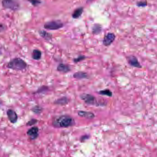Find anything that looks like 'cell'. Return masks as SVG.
Segmentation results:
<instances>
[{
    "mask_svg": "<svg viewBox=\"0 0 157 157\" xmlns=\"http://www.w3.org/2000/svg\"><path fill=\"white\" fill-rule=\"evenodd\" d=\"M75 119L70 115L57 116L53 119L52 125L56 128H67L75 125Z\"/></svg>",
    "mask_w": 157,
    "mask_h": 157,
    "instance_id": "6da1fadb",
    "label": "cell"
},
{
    "mask_svg": "<svg viewBox=\"0 0 157 157\" xmlns=\"http://www.w3.org/2000/svg\"><path fill=\"white\" fill-rule=\"evenodd\" d=\"M27 64L20 58H15L11 60L7 65V67L15 71H23L27 68Z\"/></svg>",
    "mask_w": 157,
    "mask_h": 157,
    "instance_id": "7a4b0ae2",
    "label": "cell"
},
{
    "mask_svg": "<svg viewBox=\"0 0 157 157\" xmlns=\"http://www.w3.org/2000/svg\"><path fill=\"white\" fill-rule=\"evenodd\" d=\"M80 98L82 100L85 102V103L88 105L99 107V106H102L103 105L99 102L96 97L91 94L83 93L80 95Z\"/></svg>",
    "mask_w": 157,
    "mask_h": 157,
    "instance_id": "3957f363",
    "label": "cell"
},
{
    "mask_svg": "<svg viewBox=\"0 0 157 157\" xmlns=\"http://www.w3.org/2000/svg\"><path fill=\"white\" fill-rule=\"evenodd\" d=\"M1 4L3 8L13 11H18L20 7L19 0H2Z\"/></svg>",
    "mask_w": 157,
    "mask_h": 157,
    "instance_id": "277c9868",
    "label": "cell"
},
{
    "mask_svg": "<svg viewBox=\"0 0 157 157\" xmlns=\"http://www.w3.org/2000/svg\"><path fill=\"white\" fill-rule=\"evenodd\" d=\"M64 24L59 20H53L46 23L44 24V28L46 30H57L62 28Z\"/></svg>",
    "mask_w": 157,
    "mask_h": 157,
    "instance_id": "5b68a950",
    "label": "cell"
},
{
    "mask_svg": "<svg viewBox=\"0 0 157 157\" xmlns=\"http://www.w3.org/2000/svg\"><path fill=\"white\" fill-rule=\"evenodd\" d=\"M27 133L30 140H35L39 136V128L37 126L32 127L27 131Z\"/></svg>",
    "mask_w": 157,
    "mask_h": 157,
    "instance_id": "8992f818",
    "label": "cell"
},
{
    "mask_svg": "<svg viewBox=\"0 0 157 157\" xmlns=\"http://www.w3.org/2000/svg\"><path fill=\"white\" fill-rule=\"evenodd\" d=\"M6 115L9 121L13 124L17 122L18 120V116L15 111L12 109H9L6 112Z\"/></svg>",
    "mask_w": 157,
    "mask_h": 157,
    "instance_id": "52a82bcc",
    "label": "cell"
},
{
    "mask_svg": "<svg viewBox=\"0 0 157 157\" xmlns=\"http://www.w3.org/2000/svg\"><path fill=\"white\" fill-rule=\"evenodd\" d=\"M128 62L130 66L134 67L141 68H142L141 64L138 61L137 57L133 55H131L127 57Z\"/></svg>",
    "mask_w": 157,
    "mask_h": 157,
    "instance_id": "ba28073f",
    "label": "cell"
},
{
    "mask_svg": "<svg viewBox=\"0 0 157 157\" xmlns=\"http://www.w3.org/2000/svg\"><path fill=\"white\" fill-rule=\"evenodd\" d=\"M115 39V36L113 33H109L105 36L103 44L105 46H109L114 42Z\"/></svg>",
    "mask_w": 157,
    "mask_h": 157,
    "instance_id": "9c48e42d",
    "label": "cell"
},
{
    "mask_svg": "<svg viewBox=\"0 0 157 157\" xmlns=\"http://www.w3.org/2000/svg\"><path fill=\"white\" fill-rule=\"evenodd\" d=\"M57 71L63 73H67L71 72V68L70 65L60 63L57 67Z\"/></svg>",
    "mask_w": 157,
    "mask_h": 157,
    "instance_id": "30bf717a",
    "label": "cell"
},
{
    "mask_svg": "<svg viewBox=\"0 0 157 157\" xmlns=\"http://www.w3.org/2000/svg\"><path fill=\"white\" fill-rule=\"evenodd\" d=\"M77 114L80 117L85 118L87 119H92L95 118V114L92 112L79 111L77 112Z\"/></svg>",
    "mask_w": 157,
    "mask_h": 157,
    "instance_id": "8fae6325",
    "label": "cell"
},
{
    "mask_svg": "<svg viewBox=\"0 0 157 157\" xmlns=\"http://www.w3.org/2000/svg\"><path fill=\"white\" fill-rule=\"evenodd\" d=\"M73 77L77 80H81V79L88 78L89 75L86 72L80 71L75 72L73 75Z\"/></svg>",
    "mask_w": 157,
    "mask_h": 157,
    "instance_id": "7c38bea8",
    "label": "cell"
},
{
    "mask_svg": "<svg viewBox=\"0 0 157 157\" xmlns=\"http://www.w3.org/2000/svg\"><path fill=\"white\" fill-rule=\"evenodd\" d=\"M69 100L66 96H63L61 98L58 99L54 101V104L57 105H65L68 104Z\"/></svg>",
    "mask_w": 157,
    "mask_h": 157,
    "instance_id": "4fadbf2b",
    "label": "cell"
},
{
    "mask_svg": "<svg viewBox=\"0 0 157 157\" xmlns=\"http://www.w3.org/2000/svg\"><path fill=\"white\" fill-rule=\"evenodd\" d=\"M42 53L40 50L36 49L33 50L32 53V56L33 59L34 60H40L42 58Z\"/></svg>",
    "mask_w": 157,
    "mask_h": 157,
    "instance_id": "5bb4252c",
    "label": "cell"
},
{
    "mask_svg": "<svg viewBox=\"0 0 157 157\" xmlns=\"http://www.w3.org/2000/svg\"><path fill=\"white\" fill-rule=\"evenodd\" d=\"M83 12V9L82 7L78 8L77 9L74 11V12L72 14V17L74 19H77L79 18L80 16H81Z\"/></svg>",
    "mask_w": 157,
    "mask_h": 157,
    "instance_id": "9a60e30c",
    "label": "cell"
},
{
    "mask_svg": "<svg viewBox=\"0 0 157 157\" xmlns=\"http://www.w3.org/2000/svg\"><path fill=\"white\" fill-rule=\"evenodd\" d=\"M38 33H39L40 36L42 38H44L47 40H50V39H52V35L49 33L47 32L46 31L41 30V31H39Z\"/></svg>",
    "mask_w": 157,
    "mask_h": 157,
    "instance_id": "2e32d148",
    "label": "cell"
},
{
    "mask_svg": "<svg viewBox=\"0 0 157 157\" xmlns=\"http://www.w3.org/2000/svg\"><path fill=\"white\" fill-rule=\"evenodd\" d=\"M99 94L104 95V96H108V97H112L113 95V92L109 89H105V90H101L98 92Z\"/></svg>",
    "mask_w": 157,
    "mask_h": 157,
    "instance_id": "e0dca14e",
    "label": "cell"
},
{
    "mask_svg": "<svg viewBox=\"0 0 157 157\" xmlns=\"http://www.w3.org/2000/svg\"><path fill=\"white\" fill-rule=\"evenodd\" d=\"M31 110L35 114H39L41 113L43 111V108L41 106L36 105L35 107H33Z\"/></svg>",
    "mask_w": 157,
    "mask_h": 157,
    "instance_id": "ac0fdd59",
    "label": "cell"
},
{
    "mask_svg": "<svg viewBox=\"0 0 157 157\" xmlns=\"http://www.w3.org/2000/svg\"><path fill=\"white\" fill-rule=\"evenodd\" d=\"M101 27L99 24H95L93 28V33L95 34H98L101 32Z\"/></svg>",
    "mask_w": 157,
    "mask_h": 157,
    "instance_id": "d6986e66",
    "label": "cell"
},
{
    "mask_svg": "<svg viewBox=\"0 0 157 157\" xmlns=\"http://www.w3.org/2000/svg\"><path fill=\"white\" fill-rule=\"evenodd\" d=\"M28 1L30 2L32 5L35 7L40 5L42 3L41 0H28Z\"/></svg>",
    "mask_w": 157,
    "mask_h": 157,
    "instance_id": "ffe728a7",
    "label": "cell"
},
{
    "mask_svg": "<svg viewBox=\"0 0 157 157\" xmlns=\"http://www.w3.org/2000/svg\"><path fill=\"white\" fill-rule=\"evenodd\" d=\"M86 58V57L85 55H80L77 58H75L73 59V62L75 63H77L80 62L82 60H85Z\"/></svg>",
    "mask_w": 157,
    "mask_h": 157,
    "instance_id": "44dd1931",
    "label": "cell"
},
{
    "mask_svg": "<svg viewBox=\"0 0 157 157\" xmlns=\"http://www.w3.org/2000/svg\"><path fill=\"white\" fill-rule=\"evenodd\" d=\"M38 122V120L37 119H31L30 121H29L27 123V126H32L33 125H36V123H37Z\"/></svg>",
    "mask_w": 157,
    "mask_h": 157,
    "instance_id": "7402d4cb",
    "label": "cell"
},
{
    "mask_svg": "<svg viewBox=\"0 0 157 157\" xmlns=\"http://www.w3.org/2000/svg\"><path fill=\"white\" fill-rule=\"evenodd\" d=\"M90 137V135H83L81 137H80V141L81 142H84L87 140H89Z\"/></svg>",
    "mask_w": 157,
    "mask_h": 157,
    "instance_id": "603a6c76",
    "label": "cell"
},
{
    "mask_svg": "<svg viewBox=\"0 0 157 157\" xmlns=\"http://www.w3.org/2000/svg\"><path fill=\"white\" fill-rule=\"evenodd\" d=\"M147 5V1H140L137 2V6L140 7H144Z\"/></svg>",
    "mask_w": 157,
    "mask_h": 157,
    "instance_id": "cb8c5ba5",
    "label": "cell"
},
{
    "mask_svg": "<svg viewBox=\"0 0 157 157\" xmlns=\"http://www.w3.org/2000/svg\"><path fill=\"white\" fill-rule=\"evenodd\" d=\"M6 27L5 24L0 23V32H4L6 30Z\"/></svg>",
    "mask_w": 157,
    "mask_h": 157,
    "instance_id": "d4e9b609",
    "label": "cell"
},
{
    "mask_svg": "<svg viewBox=\"0 0 157 157\" xmlns=\"http://www.w3.org/2000/svg\"><path fill=\"white\" fill-rule=\"evenodd\" d=\"M87 1H92V0H87Z\"/></svg>",
    "mask_w": 157,
    "mask_h": 157,
    "instance_id": "484cf974",
    "label": "cell"
}]
</instances>
